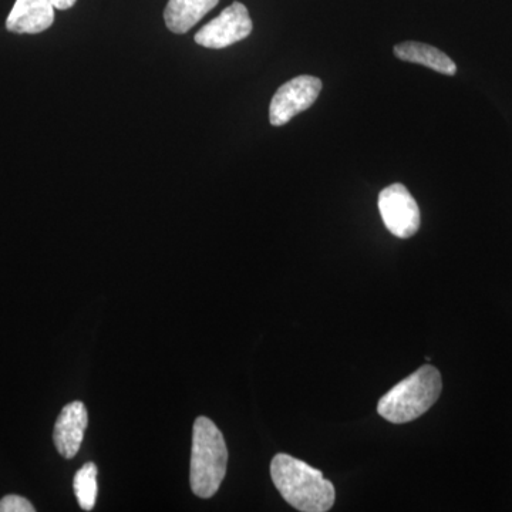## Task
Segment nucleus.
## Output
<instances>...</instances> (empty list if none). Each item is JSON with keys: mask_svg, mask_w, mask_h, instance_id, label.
<instances>
[{"mask_svg": "<svg viewBox=\"0 0 512 512\" xmlns=\"http://www.w3.org/2000/svg\"><path fill=\"white\" fill-rule=\"evenodd\" d=\"M228 466V448L221 430L208 417H198L192 433L190 483L192 493L211 498L220 490Z\"/></svg>", "mask_w": 512, "mask_h": 512, "instance_id": "obj_2", "label": "nucleus"}, {"mask_svg": "<svg viewBox=\"0 0 512 512\" xmlns=\"http://www.w3.org/2000/svg\"><path fill=\"white\" fill-rule=\"evenodd\" d=\"M220 0H168L165 8V25L173 33L184 35L194 28Z\"/></svg>", "mask_w": 512, "mask_h": 512, "instance_id": "obj_9", "label": "nucleus"}, {"mask_svg": "<svg viewBox=\"0 0 512 512\" xmlns=\"http://www.w3.org/2000/svg\"><path fill=\"white\" fill-rule=\"evenodd\" d=\"M252 20L247 6L234 2L221 15L195 35V43L207 49H225L247 39L252 32Z\"/></svg>", "mask_w": 512, "mask_h": 512, "instance_id": "obj_6", "label": "nucleus"}, {"mask_svg": "<svg viewBox=\"0 0 512 512\" xmlns=\"http://www.w3.org/2000/svg\"><path fill=\"white\" fill-rule=\"evenodd\" d=\"M55 22V8L49 0H16L6 20V28L13 33L37 35Z\"/></svg>", "mask_w": 512, "mask_h": 512, "instance_id": "obj_8", "label": "nucleus"}, {"mask_svg": "<svg viewBox=\"0 0 512 512\" xmlns=\"http://www.w3.org/2000/svg\"><path fill=\"white\" fill-rule=\"evenodd\" d=\"M87 424L89 413L82 402H72L63 407L53 433V441L60 456L67 460L76 457L82 447Z\"/></svg>", "mask_w": 512, "mask_h": 512, "instance_id": "obj_7", "label": "nucleus"}, {"mask_svg": "<svg viewBox=\"0 0 512 512\" xmlns=\"http://www.w3.org/2000/svg\"><path fill=\"white\" fill-rule=\"evenodd\" d=\"M0 512H35V507L20 495H6L0 500Z\"/></svg>", "mask_w": 512, "mask_h": 512, "instance_id": "obj_12", "label": "nucleus"}, {"mask_svg": "<svg viewBox=\"0 0 512 512\" xmlns=\"http://www.w3.org/2000/svg\"><path fill=\"white\" fill-rule=\"evenodd\" d=\"M379 211L386 228L397 238H412L420 229V208L403 184H393L379 194Z\"/></svg>", "mask_w": 512, "mask_h": 512, "instance_id": "obj_5", "label": "nucleus"}, {"mask_svg": "<svg viewBox=\"0 0 512 512\" xmlns=\"http://www.w3.org/2000/svg\"><path fill=\"white\" fill-rule=\"evenodd\" d=\"M74 494L84 511H92L97 500V467L86 463L74 476Z\"/></svg>", "mask_w": 512, "mask_h": 512, "instance_id": "obj_11", "label": "nucleus"}, {"mask_svg": "<svg viewBox=\"0 0 512 512\" xmlns=\"http://www.w3.org/2000/svg\"><path fill=\"white\" fill-rule=\"evenodd\" d=\"M322 92V80L315 76L295 77L282 84L272 97L269 106V121L272 126L281 127L289 123L302 111L311 109Z\"/></svg>", "mask_w": 512, "mask_h": 512, "instance_id": "obj_4", "label": "nucleus"}, {"mask_svg": "<svg viewBox=\"0 0 512 512\" xmlns=\"http://www.w3.org/2000/svg\"><path fill=\"white\" fill-rule=\"evenodd\" d=\"M443 379L439 370L426 365L389 390L377 404V412L393 424L410 423L429 412L439 400Z\"/></svg>", "mask_w": 512, "mask_h": 512, "instance_id": "obj_3", "label": "nucleus"}, {"mask_svg": "<svg viewBox=\"0 0 512 512\" xmlns=\"http://www.w3.org/2000/svg\"><path fill=\"white\" fill-rule=\"evenodd\" d=\"M394 55L403 62L423 64L434 72L454 76L457 64L437 47L419 42H404L394 47Z\"/></svg>", "mask_w": 512, "mask_h": 512, "instance_id": "obj_10", "label": "nucleus"}, {"mask_svg": "<svg viewBox=\"0 0 512 512\" xmlns=\"http://www.w3.org/2000/svg\"><path fill=\"white\" fill-rule=\"evenodd\" d=\"M271 477L286 503L298 511L326 512L335 504V487L322 471L289 454L272 458Z\"/></svg>", "mask_w": 512, "mask_h": 512, "instance_id": "obj_1", "label": "nucleus"}, {"mask_svg": "<svg viewBox=\"0 0 512 512\" xmlns=\"http://www.w3.org/2000/svg\"><path fill=\"white\" fill-rule=\"evenodd\" d=\"M49 2L52 3L53 8L57 10H67L73 8L77 0H49Z\"/></svg>", "mask_w": 512, "mask_h": 512, "instance_id": "obj_13", "label": "nucleus"}]
</instances>
